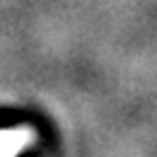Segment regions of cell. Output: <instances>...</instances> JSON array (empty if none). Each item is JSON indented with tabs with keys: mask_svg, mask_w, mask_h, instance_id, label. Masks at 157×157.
I'll use <instances>...</instances> for the list:
<instances>
[{
	"mask_svg": "<svg viewBox=\"0 0 157 157\" xmlns=\"http://www.w3.org/2000/svg\"><path fill=\"white\" fill-rule=\"evenodd\" d=\"M29 143H32V131H27V128H7V131H0V157L17 155Z\"/></svg>",
	"mask_w": 157,
	"mask_h": 157,
	"instance_id": "obj_1",
	"label": "cell"
}]
</instances>
